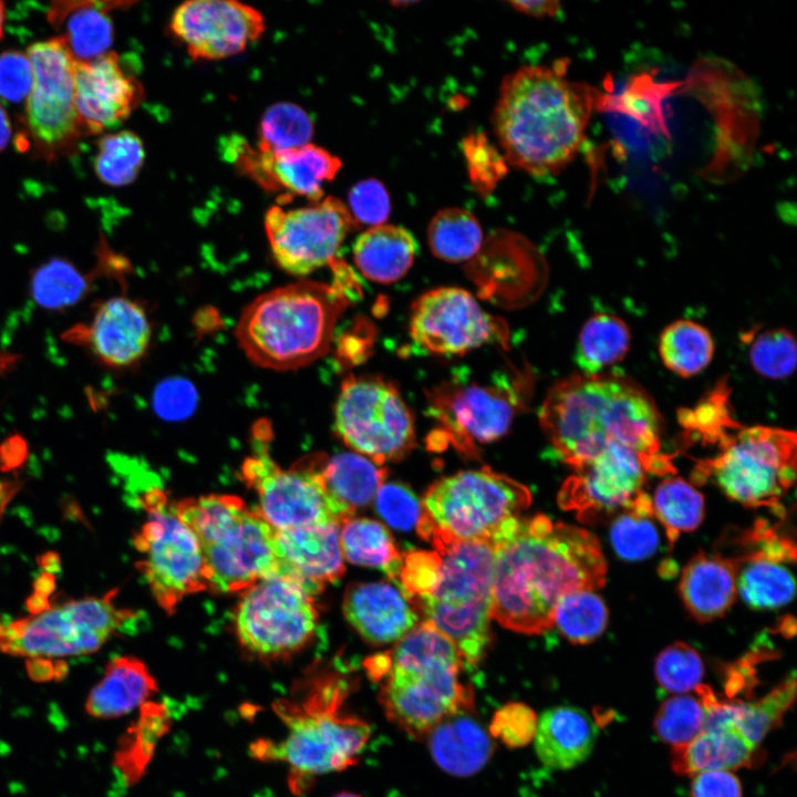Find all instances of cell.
Here are the masks:
<instances>
[{"instance_id":"obj_61","label":"cell","mask_w":797,"mask_h":797,"mask_svg":"<svg viewBox=\"0 0 797 797\" xmlns=\"http://www.w3.org/2000/svg\"><path fill=\"white\" fill-rule=\"evenodd\" d=\"M15 360V355L0 351V374L6 372Z\"/></svg>"},{"instance_id":"obj_29","label":"cell","mask_w":797,"mask_h":797,"mask_svg":"<svg viewBox=\"0 0 797 797\" xmlns=\"http://www.w3.org/2000/svg\"><path fill=\"white\" fill-rule=\"evenodd\" d=\"M737 565L720 552L700 550L682 570L679 593L693 619L710 622L725 614L735 600Z\"/></svg>"},{"instance_id":"obj_2","label":"cell","mask_w":797,"mask_h":797,"mask_svg":"<svg viewBox=\"0 0 797 797\" xmlns=\"http://www.w3.org/2000/svg\"><path fill=\"white\" fill-rule=\"evenodd\" d=\"M544 434L573 470L607 446L623 445L644 458L649 473L674 472L662 454V415L653 397L631 377L614 372L572 374L548 391L540 411Z\"/></svg>"},{"instance_id":"obj_26","label":"cell","mask_w":797,"mask_h":797,"mask_svg":"<svg viewBox=\"0 0 797 797\" xmlns=\"http://www.w3.org/2000/svg\"><path fill=\"white\" fill-rule=\"evenodd\" d=\"M706 722L701 733L687 745L673 749L675 773L694 775L703 770H735L752 766L758 746L737 727L733 702L717 700L705 686Z\"/></svg>"},{"instance_id":"obj_44","label":"cell","mask_w":797,"mask_h":797,"mask_svg":"<svg viewBox=\"0 0 797 797\" xmlns=\"http://www.w3.org/2000/svg\"><path fill=\"white\" fill-rule=\"evenodd\" d=\"M145 158L142 139L130 131L104 135L97 144L94 169L108 186H126L138 175Z\"/></svg>"},{"instance_id":"obj_31","label":"cell","mask_w":797,"mask_h":797,"mask_svg":"<svg viewBox=\"0 0 797 797\" xmlns=\"http://www.w3.org/2000/svg\"><path fill=\"white\" fill-rule=\"evenodd\" d=\"M468 711L447 716L426 735L436 765L457 777L479 772L494 752L489 733Z\"/></svg>"},{"instance_id":"obj_41","label":"cell","mask_w":797,"mask_h":797,"mask_svg":"<svg viewBox=\"0 0 797 797\" xmlns=\"http://www.w3.org/2000/svg\"><path fill=\"white\" fill-rule=\"evenodd\" d=\"M651 503L654 517L663 526L671 546L682 532L695 530L704 517L702 493L680 477L663 479Z\"/></svg>"},{"instance_id":"obj_17","label":"cell","mask_w":797,"mask_h":797,"mask_svg":"<svg viewBox=\"0 0 797 797\" xmlns=\"http://www.w3.org/2000/svg\"><path fill=\"white\" fill-rule=\"evenodd\" d=\"M518 395L507 381H468L462 376L442 382L428 394V410L441 433L458 448L498 439L509 429Z\"/></svg>"},{"instance_id":"obj_59","label":"cell","mask_w":797,"mask_h":797,"mask_svg":"<svg viewBox=\"0 0 797 797\" xmlns=\"http://www.w3.org/2000/svg\"><path fill=\"white\" fill-rule=\"evenodd\" d=\"M11 137V123L6 110L0 105V152H2Z\"/></svg>"},{"instance_id":"obj_19","label":"cell","mask_w":797,"mask_h":797,"mask_svg":"<svg viewBox=\"0 0 797 797\" xmlns=\"http://www.w3.org/2000/svg\"><path fill=\"white\" fill-rule=\"evenodd\" d=\"M410 333L418 346L442 355L464 354L505 338L504 325L456 287L418 297L412 306Z\"/></svg>"},{"instance_id":"obj_54","label":"cell","mask_w":797,"mask_h":797,"mask_svg":"<svg viewBox=\"0 0 797 797\" xmlns=\"http://www.w3.org/2000/svg\"><path fill=\"white\" fill-rule=\"evenodd\" d=\"M374 500L379 514L393 528L406 531L416 527L422 506L410 488L398 483L383 484Z\"/></svg>"},{"instance_id":"obj_32","label":"cell","mask_w":797,"mask_h":797,"mask_svg":"<svg viewBox=\"0 0 797 797\" xmlns=\"http://www.w3.org/2000/svg\"><path fill=\"white\" fill-rule=\"evenodd\" d=\"M157 683L146 664L131 655L111 660L85 702L86 712L97 718L128 714L157 692Z\"/></svg>"},{"instance_id":"obj_63","label":"cell","mask_w":797,"mask_h":797,"mask_svg":"<svg viewBox=\"0 0 797 797\" xmlns=\"http://www.w3.org/2000/svg\"><path fill=\"white\" fill-rule=\"evenodd\" d=\"M333 797H362V796H360L355 793H351V791H341V793L334 795Z\"/></svg>"},{"instance_id":"obj_42","label":"cell","mask_w":797,"mask_h":797,"mask_svg":"<svg viewBox=\"0 0 797 797\" xmlns=\"http://www.w3.org/2000/svg\"><path fill=\"white\" fill-rule=\"evenodd\" d=\"M608 608L593 590L572 591L560 598L552 615V627L573 644H588L605 630Z\"/></svg>"},{"instance_id":"obj_51","label":"cell","mask_w":797,"mask_h":797,"mask_svg":"<svg viewBox=\"0 0 797 797\" xmlns=\"http://www.w3.org/2000/svg\"><path fill=\"white\" fill-rule=\"evenodd\" d=\"M679 417L690 434H696L706 443H720L739 426L729 414L725 386L715 389L694 410H683Z\"/></svg>"},{"instance_id":"obj_62","label":"cell","mask_w":797,"mask_h":797,"mask_svg":"<svg viewBox=\"0 0 797 797\" xmlns=\"http://www.w3.org/2000/svg\"><path fill=\"white\" fill-rule=\"evenodd\" d=\"M4 19H6V8L3 2L0 1V38L3 33V25H4Z\"/></svg>"},{"instance_id":"obj_45","label":"cell","mask_w":797,"mask_h":797,"mask_svg":"<svg viewBox=\"0 0 797 797\" xmlns=\"http://www.w3.org/2000/svg\"><path fill=\"white\" fill-rule=\"evenodd\" d=\"M313 135V122L300 106L281 102L267 108L259 125L258 147L262 151H283L307 144Z\"/></svg>"},{"instance_id":"obj_5","label":"cell","mask_w":797,"mask_h":797,"mask_svg":"<svg viewBox=\"0 0 797 797\" xmlns=\"http://www.w3.org/2000/svg\"><path fill=\"white\" fill-rule=\"evenodd\" d=\"M349 682L337 673L306 680L273 711L284 725L279 739H259L251 753L259 760L281 762L290 785L302 791L317 776L344 770L358 762L371 736L370 725L343 711Z\"/></svg>"},{"instance_id":"obj_15","label":"cell","mask_w":797,"mask_h":797,"mask_svg":"<svg viewBox=\"0 0 797 797\" xmlns=\"http://www.w3.org/2000/svg\"><path fill=\"white\" fill-rule=\"evenodd\" d=\"M343 443L377 465L404 457L415 445L413 415L396 386L379 376L350 375L334 406Z\"/></svg>"},{"instance_id":"obj_10","label":"cell","mask_w":797,"mask_h":797,"mask_svg":"<svg viewBox=\"0 0 797 797\" xmlns=\"http://www.w3.org/2000/svg\"><path fill=\"white\" fill-rule=\"evenodd\" d=\"M271 428L266 421L255 425L251 453L241 465V478L257 497L260 515L275 530L324 522L342 525L349 518L329 498L321 476L325 454L317 453L280 467L270 455Z\"/></svg>"},{"instance_id":"obj_11","label":"cell","mask_w":797,"mask_h":797,"mask_svg":"<svg viewBox=\"0 0 797 797\" xmlns=\"http://www.w3.org/2000/svg\"><path fill=\"white\" fill-rule=\"evenodd\" d=\"M531 503L521 483L489 468L442 477L426 490L420 521L460 540L489 541Z\"/></svg>"},{"instance_id":"obj_39","label":"cell","mask_w":797,"mask_h":797,"mask_svg":"<svg viewBox=\"0 0 797 797\" xmlns=\"http://www.w3.org/2000/svg\"><path fill=\"white\" fill-rule=\"evenodd\" d=\"M655 520L651 497L642 491L613 517L610 541L615 553L628 561L653 556L660 544Z\"/></svg>"},{"instance_id":"obj_47","label":"cell","mask_w":797,"mask_h":797,"mask_svg":"<svg viewBox=\"0 0 797 797\" xmlns=\"http://www.w3.org/2000/svg\"><path fill=\"white\" fill-rule=\"evenodd\" d=\"M748 359L753 370L769 380L790 376L797 364V344L786 328H769L751 334Z\"/></svg>"},{"instance_id":"obj_49","label":"cell","mask_w":797,"mask_h":797,"mask_svg":"<svg viewBox=\"0 0 797 797\" xmlns=\"http://www.w3.org/2000/svg\"><path fill=\"white\" fill-rule=\"evenodd\" d=\"M794 696L795 680L791 679L759 701L733 702L735 723L753 744L759 746L767 733L779 723Z\"/></svg>"},{"instance_id":"obj_7","label":"cell","mask_w":797,"mask_h":797,"mask_svg":"<svg viewBox=\"0 0 797 797\" xmlns=\"http://www.w3.org/2000/svg\"><path fill=\"white\" fill-rule=\"evenodd\" d=\"M349 304L341 281L300 280L258 296L241 312L236 338L258 366L303 368L330 349L334 328Z\"/></svg>"},{"instance_id":"obj_3","label":"cell","mask_w":797,"mask_h":797,"mask_svg":"<svg viewBox=\"0 0 797 797\" xmlns=\"http://www.w3.org/2000/svg\"><path fill=\"white\" fill-rule=\"evenodd\" d=\"M567 65V60L522 65L504 77L493 126L509 166L550 176L578 154L600 94L569 79Z\"/></svg>"},{"instance_id":"obj_14","label":"cell","mask_w":797,"mask_h":797,"mask_svg":"<svg viewBox=\"0 0 797 797\" xmlns=\"http://www.w3.org/2000/svg\"><path fill=\"white\" fill-rule=\"evenodd\" d=\"M319 624L314 596L278 573L240 592L234 628L240 645L262 660L291 656L310 644Z\"/></svg>"},{"instance_id":"obj_1","label":"cell","mask_w":797,"mask_h":797,"mask_svg":"<svg viewBox=\"0 0 797 797\" xmlns=\"http://www.w3.org/2000/svg\"><path fill=\"white\" fill-rule=\"evenodd\" d=\"M489 542L495 552L491 618L513 631H547L561 597L605 583L598 539L546 515L510 518Z\"/></svg>"},{"instance_id":"obj_33","label":"cell","mask_w":797,"mask_h":797,"mask_svg":"<svg viewBox=\"0 0 797 797\" xmlns=\"http://www.w3.org/2000/svg\"><path fill=\"white\" fill-rule=\"evenodd\" d=\"M418 245L410 230L382 224L368 228L355 240L353 259L360 272L370 280L390 283L411 268Z\"/></svg>"},{"instance_id":"obj_23","label":"cell","mask_w":797,"mask_h":797,"mask_svg":"<svg viewBox=\"0 0 797 797\" xmlns=\"http://www.w3.org/2000/svg\"><path fill=\"white\" fill-rule=\"evenodd\" d=\"M734 556L737 565L736 589L746 604L755 610H773L790 602L795 578L789 569L796 558L791 539L769 527L753 532Z\"/></svg>"},{"instance_id":"obj_58","label":"cell","mask_w":797,"mask_h":797,"mask_svg":"<svg viewBox=\"0 0 797 797\" xmlns=\"http://www.w3.org/2000/svg\"><path fill=\"white\" fill-rule=\"evenodd\" d=\"M513 9L534 18L556 17L560 10V2L553 0L539 1H509Z\"/></svg>"},{"instance_id":"obj_53","label":"cell","mask_w":797,"mask_h":797,"mask_svg":"<svg viewBox=\"0 0 797 797\" xmlns=\"http://www.w3.org/2000/svg\"><path fill=\"white\" fill-rule=\"evenodd\" d=\"M348 203L355 227L371 228L385 224L391 213L389 192L376 178L356 183L349 192Z\"/></svg>"},{"instance_id":"obj_46","label":"cell","mask_w":797,"mask_h":797,"mask_svg":"<svg viewBox=\"0 0 797 797\" xmlns=\"http://www.w3.org/2000/svg\"><path fill=\"white\" fill-rule=\"evenodd\" d=\"M89 281L70 262L53 259L37 269L31 281V293L45 309L59 310L81 300Z\"/></svg>"},{"instance_id":"obj_35","label":"cell","mask_w":797,"mask_h":797,"mask_svg":"<svg viewBox=\"0 0 797 797\" xmlns=\"http://www.w3.org/2000/svg\"><path fill=\"white\" fill-rule=\"evenodd\" d=\"M52 9L55 22L66 17L65 33L61 35L75 62H89L106 53L113 43L114 28L106 6L96 2H64Z\"/></svg>"},{"instance_id":"obj_56","label":"cell","mask_w":797,"mask_h":797,"mask_svg":"<svg viewBox=\"0 0 797 797\" xmlns=\"http://www.w3.org/2000/svg\"><path fill=\"white\" fill-rule=\"evenodd\" d=\"M194 405V387L185 381L165 382L155 394V408L166 418L184 417L193 411Z\"/></svg>"},{"instance_id":"obj_36","label":"cell","mask_w":797,"mask_h":797,"mask_svg":"<svg viewBox=\"0 0 797 797\" xmlns=\"http://www.w3.org/2000/svg\"><path fill=\"white\" fill-rule=\"evenodd\" d=\"M631 332L618 315L592 314L582 325L576 345V362L583 374H598L622 361L629 352Z\"/></svg>"},{"instance_id":"obj_25","label":"cell","mask_w":797,"mask_h":797,"mask_svg":"<svg viewBox=\"0 0 797 797\" xmlns=\"http://www.w3.org/2000/svg\"><path fill=\"white\" fill-rule=\"evenodd\" d=\"M152 328L143 307L126 297L100 302L91 320L71 328L64 338L85 346L106 366L123 369L145 354Z\"/></svg>"},{"instance_id":"obj_40","label":"cell","mask_w":797,"mask_h":797,"mask_svg":"<svg viewBox=\"0 0 797 797\" xmlns=\"http://www.w3.org/2000/svg\"><path fill=\"white\" fill-rule=\"evenodd\" d=\"M427 241L437 258L460 262L478 252L483 242V230L472 211L462 207H446L431 219Z\"/></svg>"},{"instance_id":"obj_55","label":"cell","mask_w":797,"mask_h":797,"mask_svg":"<svg viewBox=\"0 0 797 797\" xmlns=\"http://www.w3.org/2000/svg\"><path fill=\"white\" fill-rule=\"evenodd\" d=\"M33 85V70L27 53L6 51L0 54V97L12 103L28 99Z\"/></svg>"},{"instance_id":"obj_18","label":"cell","mask_w":797,"mask_h":797,"mask_svg":"<svg viewBox=\"0 0 797 797\" xmlns=\"http://www.w3.org/2000/svg\"><path fill=\"white\" fill-rule=\"evenodd\" d=\"M27 55L33 70L28 128L44 149L66 148L83 133L74 100L75 61L62 37L33 43Z\"/></svg>"},{"instance_id":"obj_8","label":"cell","mask_w":797,"mask_h":797,"mask_svg":"<svg viewBox=\"0 0 797 797\" xmlns=\"http://www.w3.org/2000/svg\"><path fill=\"white\" fill-rule=\"evenodd\" d=\"M175 509L198 540L209 591L240 593L277 573L276 530L240 497H189Z\"/></svg>"},{"instance_id":"obj_43","label":"cell","mask_w":797,"mask_h":797,"mask_svg":"<svg viewBox=\"0 0 797 797\" xmlns=\"http://www.w3.org/2000/svg\"><path fill=\"white\" fill-rule=\"evenodd\" d=\"M705 686L702 684L692 693L673 695L660 705L654 731L673 749L687 745L703 729L707 715Z\"/></svg>"},{"instance_id":"obj_50","label":"cell","mask_w":797,"mask_h":797,"mask_svg":"<svg viewBox=\"0 0 797 797\" xmlns=\"http://www.w3.org/2000/svg\"><path fill=\"white\" fill-rule=\"evenodd\" d=\"M468 178L479 195L490 194L507 175L509 164L485 133H470L462 142Z\"/></svg>"},{"instance_id":"obj_28","label":"cell","mask_w":797,"mask_h":797,"mask_svg":"<svg viewBox=\"0 0 797 797\" xmlns=\"http://www.w3.org/2000/svg\"><path fill=\"white\" fill-rule=\"evenodd\" d=\"M343 613L356 632L374 645L397 642L420 622L398 586L386 581L349 584Z\"/></svg>"},{"instance_id":"obj_16","label":"cell","mask_w":797,"mask_h":797,"mask_svg":"<svg viewBox=\"0 0 797 797\" xmlns=\"http://www.w3.org/2000/svg\"><path fill=\"white\" fill-rule=\"evenodd\" d=\"M353 228L346 205L334 196L292 209L275 205L265 216L275 262L287 273L299 277L331 265Z\"/></svg>"},{"instance_id":"obj_48","label":"cell","mask_w":797,"mask_h":797,"mask_svg":"<svg viewBox=\"0 0 797 797\" xmlns=\"http://www.w3.org/2000/svg\"><path fill=\"white\" fill-rule=\"evenodd\" d=\"M654 674L658 684L673 695L694 692L705 674L701 654L690 644L677 641L656 656Z\"/></svg>"},{"instance_id":"obj_52","label":"cell","mask_w":797,"mask_h":797,"mask_svg":"<svg viewBox=\"0 0 797 797\" xmlns=\"http://www.w3.org/2000/svg\"><path fill=\"white\" fill-rule=\"evenodd\" d=\"M538 716L525 703L509 702L493 715L488 733L510 748H519L534 741Z\"/></svg>"},{"instance_id":"obj_24","label":"cell","mask_w":797,"mask_h":797,"mask_svg":"<svg viewBox=\"0 0 797 797\" xmlns=\"http://www.w3.org/2000/svg\"><path fill=\"white\" fill-rule=\"evenodd\" d=\"M139 82L108 52L74 63V100L82 132L100 133L125 121L141 103Z\"/></svg>"},{"instance_id":"obj_60","label":"cell","mask_w":797,"mask_h":797,"mask_svg":"<svg viewBox=\"0 0 797 797\" xmlns=\"http://www.w3.org/2000/svg\"><path fill=\"white\" fill-rule=\"evenodd\" d=\"M12 493H13V487H11L10 484L0 480V513L3 510L4 506L8 504L10 497L12 496Z\"/></svg>"},{"instance_id":"obj_30","label":"cell","mask_w":797,"mask_h":797,"mask_svg":"<svg viewBox=\"0 0 797 797\" xmlns=\"http://www.w3.org/2000/svg\"><path fill=\"white\" fill-rule=\"evenodd\" d=\"M598 729L591 716L575 706H557L545 711L537 722L534 747L546 767L571 769L591 754Z\"/></svg>"},{"instance_id":"obj_21","label":"cell","mask_w":797,"mask_h":797,"mask_svg":"<svg viewBox=\"0 0 797 797\" xmlns=\"http://www.w3.org/2000/svg\"><path fill=\"white\" fill-rule=\"evenodd\" d=\"M169 29L195 60H220L241 53L266 30L262 13L234 0H192L178 6Z\"/></svg>"},{"instance_id":"obj_4","label":"cell","mask_w":797,"mask_h":797,"mask_svg":"<svg viewBox=\"0 0 797 797\" xmlns=\"http://www.w3.org/2000/svg\"><path fill=\"white\" fill-rule=\"evenodd\" d=\"M417 534L434 550L405 565L401 588L418 619L456 648L464 665L475 666L490 642L495 552L485 540H460L418 521Z\"/></svg>"},{"instance_id":"obj_20","label":"cell","mask_w":797,"mask_h":797,"mask_svg":"<svg viewBox=\"0 0 797 797\" xmlns=\"http://www.w3.org/2000/svg\"><path fill=\"white\" fill-rule=\"evenodd\" d=\"M648 473L642 456L613 443L563 483L559 506L575 511L582 521L603 519L629 506L643 491Z\"/></svg>"},{"instance_id":"obj_6","label":"cell","mask_w":797,"mask_h":797,"mask_svg":"<svg viewBox=\"0 0 797 797\" xmlns=\"http://www.w3.org/2000/svg\"><path fill=\"white\" fill-rule=\"evenodd\" d=\"M463 666L454 644L424 621L392 650L365 662L372 679L382 681L380 702L386 716L416 738L447 716L469 710V691L459 679Z\"/></svg>"},{"instance_id":"obj_12","label":"cell","mask_w":797,"mask_h":797,"mask_svg":"<svg viewBox=\"0 0 797 797\" xmlns=\"http://www.w3.org/2000/svg\"><path fill=\"white\" fill-rule=\"evenodd\" d=\"M142 505L146 518L133 539L137 568L158 605L173 614L186 597L208 590L200 547L164 490L151 488Z\"/></svg>"},{"instance_id":"obj_22","label":"cell","mask_w":797,"mask_h":797,"mask_svg":"<svg viewBox=\"0 0 797 797\" xmlns=\"http://www.w3.org/2000/svg\"><path fill=\"white\" fill-rule=\"evenodd\" d=\"M226 154L259 186L281 193L282 200L293 196L311 203L322 199L324 184L334 179L342 167L338 156L311 143L283 151H262L237 137L228 142Z\"/></svg>"},{"instance_id":"obj_37","label":"cell","mask_w":797,"mask_h":797,"mask_svg":"<svg viewBox=\"0 0 797 797\" xmlns=\"http://www.w3.org/2000/svg\"><path fill=\"white\" fill-rule=\"evenodd\" d=\"M340 546L349 562L379 569L391 579H397L402 555L383 524L369 518H350L340 527Z\"/></svg>"},{"instance_id":"obj_57","label":"cell","mask_w":797,"mask_h":797,"mask_svg":"<svg viewBox=\"0 0 797 797\" xmlns=\"http://www.w3.org/2000/svg\"><path fill=\"white\" fill-rule=\"evenodd\" d=\"M692 776L691 797H743L742 784L731 770H703Z\"/></svg>"},{"instance_id":"obj_34","label":"cell","mask_w":797,"mask_h":797,"mask_svg":"<svg viewBox=\"0 0 797 797\" xmlns=\"http://www.w3.org/2000/svg\"><path fill=\"white\" fill-rule=\"evenodd\" d=\"M321 476L329 498L350 519L374 499L387 470L358 453H340L325 456Z\"/></svg>"},{"instance_id":"obj_27","label":"cell","mask_w":797,"mask_h":797,"mask_svg":"<svg viewBox=\"0 0 797 797\" xmlns=\"http://www.w3.org/2000/svg\"><path fill=\"white\" fill-rule=\"evenodd\" d=\"M340 527L324 522L276 530L277 573L292 579L312 596L339 580L345 570Z\"/></svg>"},{"instance_id":"obj_38","label":"cell","mask_w":797,"mask_h":797,"mask_svg":"<svg viewBox=\"0 0 797 797\" xmlns=\"http://www.w3.org/2000/svg\"><path fill=\"white\" fill-rule=\"evenodd\" d=\"M714 340L701 323L680 319L664 328L659 339V353L664 366L681 377L704 371L714 355Z\"/></svg>"},{"instance_id":"obj_9","label":"cell","mask_w":797,"mask_h":797,"mask_svg":"<svg viewBox=\"0 0 797 797\" xmlns=\"http://www.w3.org/2000/svg\"><path fill=\"white\" fill-rule=\"evenodd\" d=\"M718 446L715 457L695 467L694 479L700 484L710 477L728 498L782 514L780 500L796 476V434L773 426H737Z\"/></svg>"},{"instance_id":"obj_13","label":"cell","mask_w":797,"mask_h":797,"mask_svg":"<svg viewBox=\"0 0 797 797\" xmlns=\"http://www.w3.org/2000/svg\"><path fill=\"white\" fill-rule=\"evenodd\" d=\"M114 592L68 601L25 618L0 621V650L29 658L92 653L134 614L114 602Z\"/></svg>"}]
</instances>
